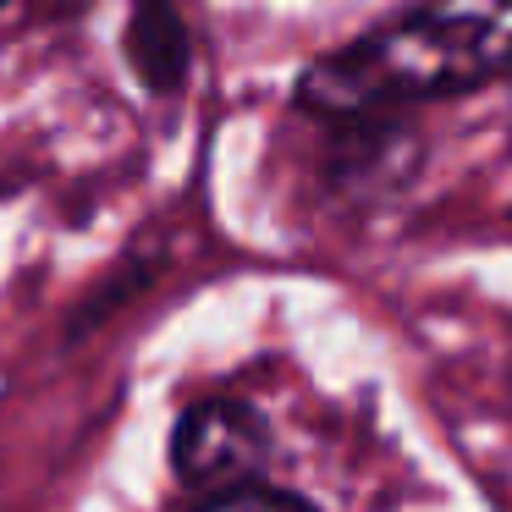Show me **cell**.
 Wrapping results in <instances>:
<instances>
[{
    "label": "cell",
    "mask_w": 512,
    "mask_h": 512,
    "mask_svg": "<svg viewBox=\"0 0 512 512\" xmlns=\"http://www.w3.org/2000/svg\"><path fill=\"white\" fill-rule=\"evenodd\" d=\"M507 72L512 0H419L314 61L298 83V105L325 122H369L397 105L485 89Z\"/></svg>",
    "instance_id": "obj_1"
},
{
    "label": "cell",
    "mask_w": 512,
    "mask_h": 512,
    "mask_svg": "<svg viewBox=\"0 0 512 512\" xmlns=\"http://www.w3.org/2000/svg\"><path fill=\"white\" fill-rule=\"evenodd\" d=\"M171 463L204 496L259 485L270 463V424L248 402H193L171 430Z\"/></svg>",
    "instance_id": "obj_2"
},
{
    "label": "cell",
    "mask_w": 512,
    "mask_h": 512,
    "mask_svg": "<svg viewBox=\"0 0 512 512\" xmlns=\"http://www.w3.org/2000/svg\"><path fill=\"white\" fill-rule=\"evenodd\" d=\"M133 67L144 72L149 89L171 94L182 78H188V34H182L171 0H133Z\"/></svg>",
    "instance_id": "obj_3"
},
{
    "label": "cell",
    "mask_w": 512,
    "mask_h": 512,
    "mask_svg": "<svg viewBox=\"0 0 512 512\" xmlns=\"http://www.w3.org/2000/svg\"><path fill=\"white\" fill-rule=\"evenodd\" d=\"M199 512H314V507L276 485H243V490H226V496H210Z\"/></svg>",
    "instance_id": "obj_4"
},
{
    "label": "cell",
    "mask_w": 512,
    "mask_h": 512,
    "mask_svg": "<svg viewBox=\"0 0 512 512\" xmlns=\"http://www.w3.org/2000/svg\"><path fill=\"white\" fill-rule=\"evenodd\" d=\"M0 6H12V0H0Z\"/></svg>",
    "instance_id": "obj_5"
}]
</instances>
